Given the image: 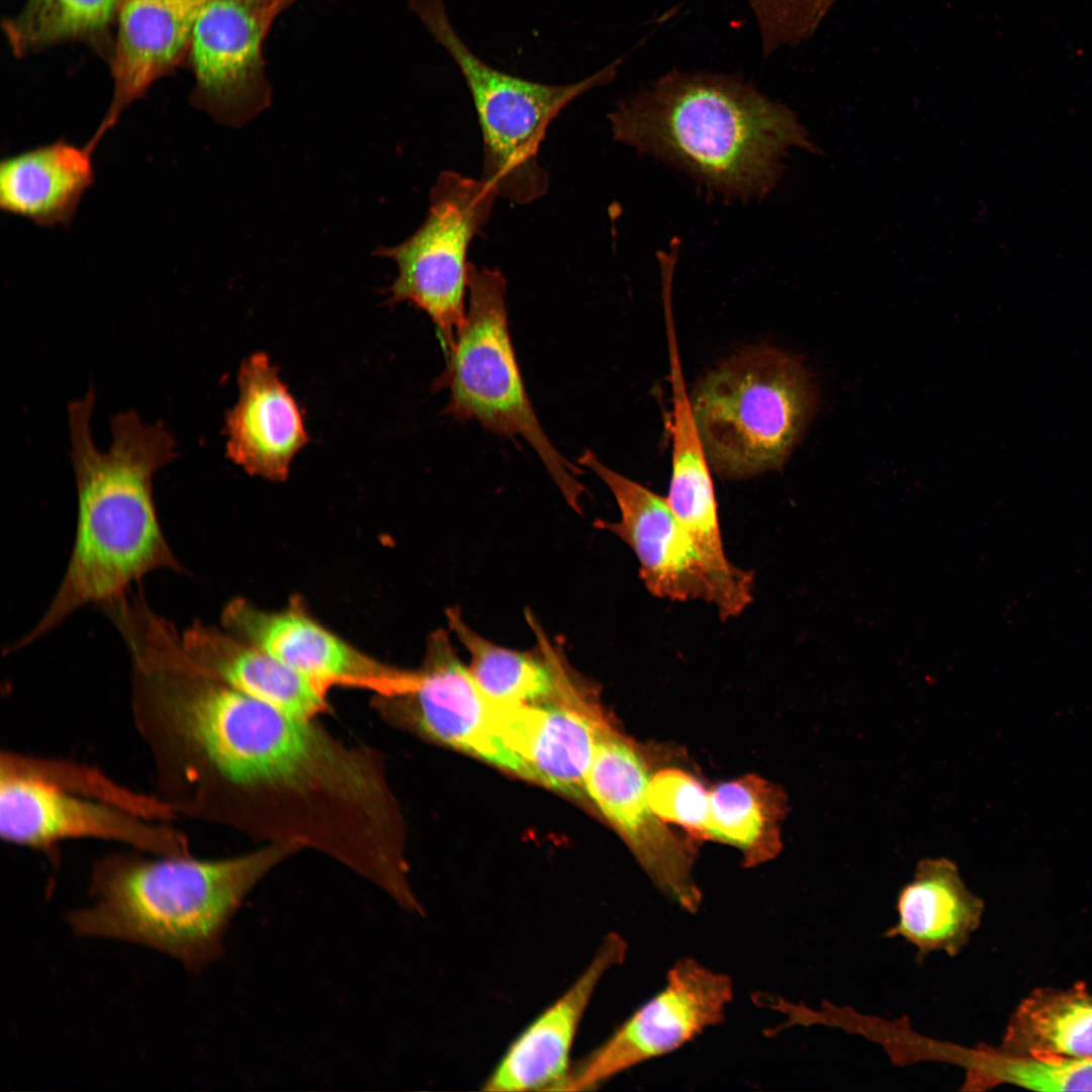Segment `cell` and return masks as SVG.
Returning a JSON list of instances; mask_svg holds the SVG:
<instances>
[{"label":"cell","instance_id":"cell-1","mask_svg":"<svg viewBox=\"0 0 1092 1092\" xmlns=\"http://www.w3.org/2000/svg\"><path fill=\"white\" fill-rule=\"evenodd\" d=\"M156 795L179 816L321 849L357 873L394 845L379 761L167 649L131 676Z\"/></svg>","mask_w":1092,"mask_h":1092},{"label":"cell","instance_id":"cell-2","mask_svg":"<svg viewBox=\"0 0 1092 1092\" xmlns=\"http://www.w3.org/2000/svg\"><path fill=\"white\" fill-rule=\"evenodd\" d=\"M95 392L68 405L71 458L78 516L72 555L49 609L12 646L24 647L51 632L78 609L97 606L129 590L157 569L186 573L169 547L153 496V478L176 457V443L162 423L148 424L133 411L110 420L111 444L94 443Z\"/></svg>","mask_w":1092,"mask_h":1092},{"label":"cell","instance_id":"cell-3","mask_svg":"<svg viewBox=\"0 0 1092 1092\" xmlns=\"http://www.w3.org/2000/svg\"><path fill=\"white\" fill-rule=\"evenodd\" d=\"M616 141L730 198H762L792 148L818 153L798 116L732 74L673 70L609 114Z\"/></svg>","mask_w":1092,"mask_h":1092},{"label":"cell","instance_id":"cell-4","mask_svg":"<svg viewBox=\"0 0 1092 1092\" xmlns=\"http://www.w3.org/2000/svg\"><path fill=\"white\" fill-rule=\"evenodd\" d=\"M301 848L294 841H271L220 859L131 848L109 853L91 871L93 903L70 912L66 920L78 936L145 945L199 972L223 953L225 931L246 895Z\"/></svg>","mask_w":1092,"mask_h":1092},{"label":"cell","instance_id":"cell-5","mask_svg":"<svg viewBox=\"0 0 1092 1092\" xmlns=\"http://www.w3.org/2000/svg\"><path fill=\"white\" fill-rule=\"evenodd\" d=\"M690 398L712 471L733 479L781 469L816 404L802 364L772 348L728 359L697 384Z\"/></svg>","mask_w":1092,"mask_h":1092},{"label":"cell","instance_id":"cell-6","mask_svg":"<svg viewBox=\"0 0 1092 1092\" xmlns=\"http://www.w3.org/2000/svg\"><path fill=\"white\" fill-rule=\"evenodd\" d=\"M467 291L464 324L432 385L449 393L444 414L454 421H474L500 437L524 439L579 513L584 487L577 476L582 471L554 447L532 406L509 330L504 274L469 263Z\"/></svg>","mask_w":1092,"mask_h":1092},{"label":"cell","instance_id":"cell-7","mask_svg":"<svg viewBox=\"0 0 1092 1092\" xmlns=\"http://www.w3.org/2000/svg\"><path fill=\"white\" fill-rule=\"evenodd\" d=\"M408 6L467 85L482 136L481 178L515 204L543 196L549 176L538 154L548 126L570 102L611 82L620 61L567 84L528 80L498 70L474 54L453 25L445 0H410Z\"/></svg>","mask_w":1092,"mask_h":1092},{"label":"cell","instance_id":"cell-8","mask_svg":"<svg viewBox=\"0 0 1092 1092\" xmlns=\"http://www.w3.org/2000/svg\"><path fill=\"white\" fill-rule=\"evenodd\" d=\"M497 197L482 178L443 171L431 187L421 226L402 243L375 251L397 267L387 303L406 301L425 311L446 353L466 316L468 249L489 219Z\"/></svg>","mask_w":1092,"mask_h":1092},{"label":"cell","instance_id":"cell-9","mask_svg":"<svg viewBox=\"0 0 1092 1092\" xmlns=\"http://www.w3.org/2000/svg\"><path fill=\"white\" fill-rule=\"evenodd\" d=\"M733 996L731 979L684 958L664 986L597 1049L571 1064L560 1091L598 1088L644 1062L667 1055L719 1024Z\"/></svg>","mask_w":1092,"mask_h":1092},{"label":"cell","instance_id":"cell-10","mask_svg":"<svg viewBox=\"0 0 1092 1092\" xmlns=\"http://www.w3.org/2000/svg\"><path fill=\"white\" fill-rule=\"evenodd\" d=\"M280 14L275 0L205 1L184 61L194 107L240 126L271 104L263 47Z\"/></svg>","mask_w":1092,"mask_h":1092},{"label":"cell","instance_id":"cell-11","mask_svg":"<svg viewBox=\"0 0 1092 1092\" xmlns=\"http://www.w3.org/2000/svg\"><path fill=\"white\" fill-rule=\"evenodd\" d=\"M375 703L379 711L406 719L430 738L529 780L506 739L503 706L477 685L448 632H432L407 687L392 696H376Z\"/></svg>","mask_w":1092,"mask_h":1092},{"label":"cell","instance_id":"cell-12","mask_svg":"<svg viewBox=\"0 0 1092 1092\" xmlns=\"http://www.w3.org/2000/svg\"><path fill=\"white\" fill-rule=\"evenodd\" d=\"M0 835L7 843L47 852L62 841L96 839L152 854H191L186 834L168 822L1 771Z\"/></svg>","mask_w":1092,"mask_h":1092},{"label":"cell","instance_id":"cell-13","mask_svg":"<svg viewBox=\"0 0 1092 1092\" xmlns=\"http://www.w3.org/2000/svg\"><path fill=\"white\" fill-rule=\"evenodd\" d=\"M649 780L639 747L607 724L584 779L585 796L622 836L655 886L693 913L702 900L693 878V856L650 807Z\"/></svg>","mask_w":1092,"mask_h":1092},{"label":"cell","instance_id":"cell-14","mask_svg":"<svg viewBox=\"0 0 1092 1092\" xmlns=\"http://www.w3.org/2000/svg\"><path fill=\"white\" fill-rule=\"evenodd\" d=\"M577 463L600 477L615 497L619 520L598 519L594 526L619 537L633 550L647 590L659 599L710 603L723 621L730 619L724 589L666 497L614 471L590 450H584Z\"/></svg>","mask_w":1092,"mask_h":1092},{"label":"cell","instance_id":"cell-15","mask_svg":"<svg viewBox=\"0 0 1092 1092\" xmlns=\"http://www.w3.org/2000/svg\"><path fill=\"white\" fill-rule=\"evenodd\" d=\"M223 628L262 648L325 690L361 688L391 696L408 684L412 670L380 662L320 624L300 598L280 611L259 609L244 598L228 603Z\"/></svg>","mask_w":1092,"mask_h":1092},{"label":"cell","instance_id":"cell-16","mask_svg":"<svg viewBox=\"0 0 1092 1092\" xmlns=\"http://www.w3.org/2000/svg\"><path fill=\"white\" fill-rule=\"evenodd\" d=\"M206 0H120L109 63L112 96L88 143L96 148L123 111L160 79L184 65Z\"/></svg>","mask_w":1092,"mask_h":1092},{"label":"cell","instance_id":"cell-17","mask_svg":"<svg viewBox=\"0 0 1092 1092\" xmlns=\"http://www.w3.org/2000/svg\"><path fill=\"white\" fill-rule=\"evenodd\" d=\"M627 942L609 933L583 972L509 1045L485 1080L486 1091H560L583 1014L605 974L623 963Z\"/></svg>","mask_w":1092,"mask_h":1092},{"label":"cell","instance_id":"cell-18","mask_svg":"<svg viewBox=\"0 0 1092 1092\" xmlns=\"http://www.w3.org/2000/svg\"><path fill=\"white\" fill-rule=\"evenodd\" d=\"M238 385V400L224 420L226 456L249 475L283 481L309 442L298 404L264 352L244 359Z\"/></svg>","mask_w":1092,"mask_h":1092},{"label":"cell","instance_id":"cell-19","mask_svg":"<svg viewBox=\"0 0 1092 1092\" xmlns=\"http://www.w3.org/2000/svg\"><path fill=\"white\" fill-rule=\"evenodd\" d=\"M569 700L504 706V732L529 780L578 800L598 738L607 722L598 710Z\"/></svg>","mask_w":1092,"mask_h":1092},{"label":"cell","instance_id":"cell-20","mask_svg":"<svg viewBox=\"0 0 1092 1092\" xmlns=\"http://www.w3.org/2000/svg\"><path fill=\"white\" fill-rule=\"evenodd\" d=\"M87 143L64 138L0 161V208L41 228L71 224L95 179Z\"/></svg>","mask_w":1092,"mask_h":1092},{"label":"cell","instance_id":"cell-21","mask_svg":"<svg viewBox=\"0 0 1092 1092\" xmlns=\"http://www.w3.org/2000/svg\"><path fill=\"white\" fill-rule=\"evenodd\" d=\"M984 908L952 860L923 858L912 880L899 891L898 920L884 935L911 943L921 960L934 951L956 957L979 928Z\"/></svg>","mask_w":1092,"mask_h":1092},{"label":"cell","instance_id":"cell-22","mask_svg":"<svg viewBox=\"0 0 1092 1092\" xmlns=\"http://www.w3.org/2000/svg\"><path fill=\"white\" fill-rule=\"evenodd\" d=\"M182 639L203 671L252 698L310 719L328 707L327 690L225 629L194 623Z\"/></svg>","mask_w":1092,"mask_h":1092},{"label":"cell","instance_id":"cell-23","mask_svg":"<svg viewBox=\"0 0 1092 1092\" xmlns=\"http://www.w3.org/2000/svg\"><path fill=\"white\" fill-rule=\"evenodd\" d=\"M537 637L529 651L497 645L474 631L457 607L446 610L450 631L470 655L469 670L496 705L522 706L573 698L558 646L549 641L534 617L527 615Z\"/></svg>","mask_w":1092,"mask_h":1092},{"label":"cell","instance_id":"cell-24","mask_svg":"<svg viewBox=\"0 0 1092 1092\" xmlns=\"http://www.w3.org/2000/svg\"><path fill=\"white\" fill-rule=\"evenodd\" d=\"M998 1048L1009 1055L1092 1058V992L1040 987L1015 1008Z\"/></svg>","mask_w":1092,"mask_h":1092},{"label":"cell","instance_id":"cell-25","mask_svg":"<svg viewBox=\"0 0 1092 1092\" xmlns=\"http://www.w3.org/2000/svg\"><path fill=\"white\" fill-rule=\"evenodd\" d=\"M120 0H25L3 21L12 54L26 58L65 43L87 47L109 63Z\"/></svg>","mask_w":1092,"mask_h":1092},{"label":"cell","instance_id":"cell-26","mask_svg":"<svg viewBox=\"0 0 1092 1092\" xmlns=\"http://www.w3.org/2000/svg\"><path fill=\"white\" fill-rule=\"evenodd\" d=\"M786 810L785 793L760 777L720 784L710 792L709 839L735 846L745 867L762 864L782 849Z\"/></svg>","mask_w":1092,"mask_h":1092},{"label":"cell","instance_id":"cell-27","mask_svg":"<svg viewBox=\"0 0 1092 1092\" xmlns=\"http://www.w3.org/2000/svg\"><path fill=\"white\" fill-rule=\"evenodd\" d=\"M0 771L40 781L61 789L110 803L147 819L171 822L177 815L156 794L133 791L99 769L60 757L2 751Z\"/></svg>","mask_w":1092,"mask_h":1092},{"label":"cell","instance_id":"cell-28","mask_svg":"<svg viewBox=\"0 0 1092 1092\" xmlns=\"http://www.w3.org/2000/svg\"><path fill=\"white\" fill-rule=\"evenodd\" d=\"M1003 1084L1035 1091H1092V1058L1014 1056L998 1045L979 1043L962 1089L985 1091Z\"/></svg>","mask_w":1092,"mask_h":1092},{"label":"cell","instance_id":"cell-29","mask_svg":"<svg viewBox=\"0 0 1092 1092\" xmlns=\"http://www.w3.org/2000/svg\"><path fill=\"white\" fill-rule=\"evenodd\" d=\"M756 21L763 57L809 39L838 0H746Z\"/></svg>","mask_w":1092,"mask_h":1092},{"label":"cell","instance_id":"cell-30","mask_svg":"<svg viewBox=\"0 0 1092 1092\" xmlns=\"http://www.w3.org/2000/svg\"><path fill=\"white\" fill-rule=\"evenodd\" d=\"M650 807L664 821L682 826L698 839H709L710 792L690 774L667 768L650 778Z\"/></svg>","mask_w":1092,"mask_h":1092},{"label":"cell","instance_id":"cell-31","mask_svg":"<svg viewBox=\"0 0 1092 1092\" xmlns=\"http://www.w3.org/2000/svg\"><path fill=\"white\" fill-rule=\"evenodd\" d=\"M275 1L277 3V6H278L280 12L282 13L284 10H286L291 5H293L294 3H296L297 1H300V0H275ZM329 1H332V0H329Z\"/></svg>","mask_w":1092,"mask_h":1092}]
</instances>
